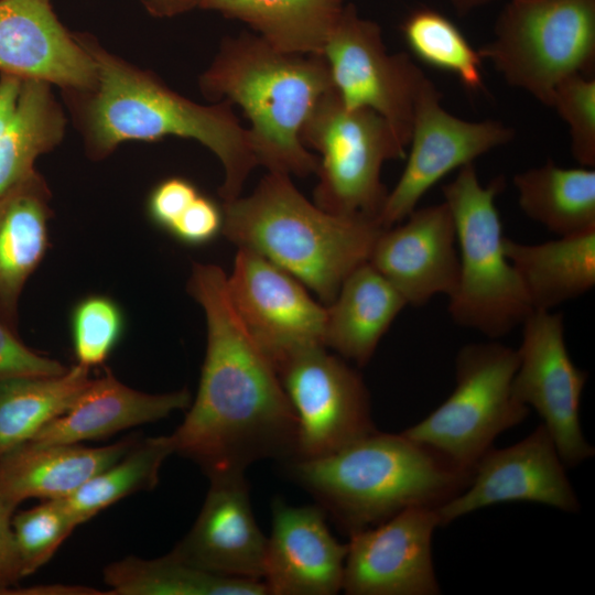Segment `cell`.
Masks as SVG:
<instances>
[{"instance_id":"cell-29","label":"cell","mask_w":595,"mask_h":595,"mask_svg":"<svg viewBox=\"0 0 595 595\" xmlns=\"http://www.w3.org/2000/svg\"><path fill=\"white\" fill-rule=\"evenodd\" d=\"M111 595H267L262 581L220 576L172 552L151 560L129 555L104 569Z\"/></svg>"},{"instance_id":"cell-19","label":"cell","mask_w":595,"mask_h":595,"mask_svg":"<svg viewBox=\"0 0 595 595\" xmlns=\"http://www.w3.org/2000/svg\"><path fill=\"white\" fill-rule=\"evenodd\" d=\"M0 74L60 90L86 89L96 80L93 58L58 20L52 0H0Z\"/></svg>"},{"instance_id":"cell-36","label":"cell","mask_w":595,"mask_h":595,"mask_svg":"<svg viewBox=\"0 0 595 595\" xmlns=\"http://www.w3.org/2000/svg\"><path fill=\"white\" fill-rule=\"evenodd\" d=\"M67 370L58 360L25 346L15 331L0 322V382L22 377H52Z\"/></svg>"},{"instance_id":"cell-27","label":"cell","mask_w":595,"mask_h":595,"mask_svg":"<svg viewBox=\"0 0 595 595\" xmlns=\"http://www.w3.org/2000/svg\"><path fill=\"white\" fill-rule=\"evenodd\" d=\"M520 209L559 237L595 229L594 167L548 161L515 175Z\"/></svg>"},{"instance_id":"cell-30","label":"cell","mask_w":595,"mask_h":595,"mask_svg":"<svg viewBox=\"0 0 595 595\" xmlns=\"http://www.w3.org/2000/svg\"><path fill=\"white\" fill-rule=\"evenodd\" d=\"M90 380L89 368L76 364L58 376L0 382V455L65 413Z\"/></svg>"},{"instance_id":"cell-1","label":"cell","mask_w":595,"mask_h":595,"mask_svg":"<svg viewBox=\"0 0 595 595\" xmlns=\"http://www.w3.org/2000/svg\"><path fill=\"white\" fill-rule=\"evenodd\" d=\"M188 292L204 310L207 343L197 393L170 434L174 453L208 478L246 475L262 459L291 461L296 418L279 375L239 318L227 274L194 263Z\"/></svg>"},{"instance_id":"cell-11","label":"cell","mask_w":595,"mask_h":595,"mask_svg":"<svg viewBox=\"0 0 595 595\" xmlns=\"http://www.w3.org/2000/svg\"><path fill=\"white\" fill-rule=\"evenodd\" d=\"M325 348H305L277 367L296 418L293 459L327 456L377 430L360 374Z\"/></svg>"},{"instance_id":"cell-18","label":"cell","mask_w":595,"mask_h":595,"mask_svg":"<svg viewBox=\"0 0 595 595\" xmlns=\"http://www.w3.org/2000/svg\"><path fill=\"white\" fill-rule=\"evenodd\" d=\"M209 482L194 524L171 552L212 574L263 582L267 537L255 518L246 475Z\"/></svg>"},{"instance_id":"cell-32","label":"cell","mask_w":595,"mask_h":595,"mask_svg":"<svg viewBox=\"0 0 595 595\" xmlns=\"http://www.w3.org/2000/svg\"><path fill=\"white\" fill-rule=\"evenodd\" d=\"M403 39L426 65L448 72L469 90L484 89L482 61L462 31L433 9L413 11L402 23Z\"/></svg>"},{"instance_id":"cell-13","label":"cell","mask_w":595,"mask_h":595,"mask_svg":"<svg viewBox=\"0 0 595 595\" xmlns=\"http://www.w3.org/2000/svg\"><path fill=\"white\" fill-rule=\"evenodd\" d=\"M522 327L513 392L519 401L538 412L562 462L574 467L595 453L580 424L587 372L570 358L561 313L532 311Z\"/></svg>"},{"instance_id":"cell-5","label":"cell","mask_w":595,"mask_h":595,"mask_svg":"<svg viewBox=\"0 0 595 595\" xmlns=\"http://www.w3.org/2000/svg\"><path fill=\"white\" fill-rule=\"evenodd\" d=\"M288 467L348 536L408 508H435L470 479L402 432L377 430L327 456L289 461Z\"/></svg>"},{"instance_id":"cell-23","label":"cell","mask_w":595,"mask_h":595,"mask_svg":"<svg viewBox=\"0 0 595 595\" xmlns=\"http://www.w3.org/2000/svg\"><path fill=\"white\" fill-rule=\"evenodd\" d=\"M51 201L36 170L0 194V322L13 331L21 292L48 246Z\"/></svg>"},{"instance_id":"cell-9","label":"cell","mask_w":595,"mask_h":595,"mask_svg":"<svg viewBox=\"0 0 595 595\" xmlns=\"http://www.w3.org/2000/svg\"><path fill=\"white\" fill-rule=\"evenodd\" d=\"M301 141L321 154L314 203L332 214L378 220L388 195L381 167L405 155L390 125L370 109L346 108L333 87L316 102Z\"/></svg>"},{"instance_id":"cell-39","label":"cell","mask_w":595,"mask_h":595,"mask_svg":"<svg viewBox=\"0 0 595 595\" xmlns=\"http://www.w3.org/2000/svg\"><path fill=\"white\" fill-rule=\"evenodd\" d=\"M14 509L0 502V594L22 578L12 529Z\"/></svg>"},{"instance_id":"cell-26","label":"cell","mask_w":595,"mask_h":595,"mask_svg":"<svg viewBox=\"0 0 595 595\" xmlns=\"http://www.w3.org/2000/svg\"><path fill=\"white\" fill-rule=\"evenodd\" d=\"M196 4L248 24L280 51L302 54L323 53L345 7L344 0H196Z\"/></svg>"},{"instance_id":"cell-31","label":"cell","mask_w":595,"mask_h":595,"mask_svg":"<svg viewBox=\"0 0 595 595\" xmlns=\"http://www.w3.org/2000/svg\"><path fill=\"white\" fill-rule=\"evenodd\" d=\"M172 454L170 435L139 440L121 458L62 499L79 526L127 496L153 489L163 463Z\"/></svg>"},{"instance_id":"cell-12","label":"cell","mask_w":595,"mask_h":595,"mask_svg":"<svg viewBox=\"0 0 595 595\" xmlns=\"http://www.w3.org/2000/svg\"><path fill=\"white\" fill-rule=\"evenodd\" d=\"M513 138V129L500 121H468L450 113L428 78L416 98L404 170L388 192L378 223L383 228L401 223L441 178Z\"/></svg>"},{"instance_id":"cell-7","label":"cell","mask_w":595,"mask_h":595,"mask_svg":"<svg viewBox=\"0 0 595 595\" xmlns=\"http://www.w3.org/2000/svg\"><path fill=\"white\" fill-rule=\"evenodd\" d=\"M518 361L517 349L495 339L463 346L455 359L453 392L402 433L472 475L495 439L529 413L513 392Z\"/></svg>"},{"instance_id":"cell-33","label":"cell","mask_w":595,"mask_h":595,"mask_svg":"<svg viewBox=\"0 0 595 595\" xmlns=\"http://www.w3.org/2000/svg\"><path fill=\"white\" fill-rule=\"evenodd\" d=\"M63 499H46L12 517L22 577L45 565L77 527Z\"/></svg>"},{"instance_id":"cell-20","label":"cell","mask_w":595,"mask_h":595,"mask_svg":"<svg viewBox=\"0 0 595 595\" xmlns=\"http://www.w3.org/2000/svg\"><path fill=\"white\" fill-rule=\"evenodd\" d=\"M347 543L329 531L318 506L272 504L263 583L271 595H335L343 588Z\"/></svg>"},{"instance_id":"cell-8","label":"cell","mask_w":595,"mask_h":595,"mask_svg":"<svg viewBox=\"0 0 595 595\" xmlns=\"http://www.w3.org/2000/svg\"><path fill=\"white\" fill-rule=\"evenodd\" d=\"M506 83L550 106L556 85L595 61V0H509L478 50Z\"/></svg>"},{"instance_id":"cell-37","label":"cell","mask_w":595,"mask_h":595,"mask_svg":"<svg viewBox=\"0 0 595 595\" xmlns=\"http://www.w3.org/2000/svg\"><path fill=\"white\" fill-rule=\"evenodd\" d=\"M198 195L196 186L184 177L173 176L163 180L149 194L147 214L155 226L170 231Z\"/></svg>"},{"instance_id":"cell-21","label":"cell","mask_w":595,"mask_h":595,"mask_svg":"<svg viewBox=\"0 0 595 595\" xmlns=\"http://www.w3.org/2000/svg\"><path fill=\"white\" fill-rule=\"evenodd\" d=\"M192 402L184 388L147 393L119 381L110 370L91 379L72 407L40 429L29 441L39 444H78L137 425L156 422Z\"/></svg>"},{"instance_id":"cell-38","label":"cell","mask_w":595,"mask_h":595,"mask_svg":"<svg viewBox=\"0 0 595 595\" xmlns=\"http://www.w3.org/2000/svg\"><path fill=\"white\" fill-rule=\"evenodd\" d=\"M221 228L223 209L199 193L169 232L183 244L198 246L214 239Z\"/></svg>"},{"instance_id":"cell-35","label":"cell","mask_w":595,"mask_h":595,"mask_svg":"<svg viewBox=\"0 0 595 595\" xmlns=\"http://www.w3.org/2000/svg\"><path fill=\"white\" fill-rule=\"evenodd\" d=\"M567 125L571 152L585 167L595 165V79L573 74L562 79L553 90L550 106Z\"/></svg>"},{"instance_id":"cell-2","label":"cell","mask_w":595,"mask_h":595,"mask_svg":"<svg viewBox=\"0 0 595 595\" xmlns=\"http://www.w3.org/2000/svg\"><path fill=\"white\" fill-rule=\"evenodd\" d=\"M74 33L94 61L96 80L86 89L61 90V99L88 159L105 160L130 141L192 139L210 150L223 165V202L240 196L258 163L248 130L235 116L232 104L195 102L152 71L109 51L95 35Z\"/></svg>"},{"instance_id":"cell-22","label":"cell","mask_w":595,"mask_h":595,"mask_svg":"<svg viewBox=\"0 0 595 595\" xmlns=\"http://www.w3.org/2000/svg\"><path fill=\"white\" fill-rule=\"evenodd\" d=\"M138 441L128 436L100 447L21 443L0 455V502L15 509L29 498H66Z\"/></svg>"},{"instance_id":"cell-3","label":"cell","mask_w":595,"mask_h":595,"mask_svg":"<svg viewBox=\"0 0 595 595\" xmlns=\"http://www.w3.org/2000/svg\"><path fill=\"white\" fill-rule=\"evenodd\" d=\"M202 95L212 102L237 104L258 165L268 172L307 176L318 158L301 141V130L333 82L323 54L283 52L258 34L224 39L199 75Z\"/></svg>"},{"instance_id":"cell-43","label":"cell","mask_w":595,"mask_h":595,"mask_svg":"<svg viewBox=\"0 0 595 595\" xmlns=\"http://www.w3.org/2000/svg\"><path fill=\"white\" fill-rule=\"evenodd\" d=\"M493 1L496 0H450L453 8L459 13V14H466L470 11L484 7Z\"/></svg>"},{"instance_id":"cell-16","label":"cell","mask_w":595,"mask_h":595,"mask_svg":"<svg viewBox=\"0 0 595 595\" xmlns=\"http://www.w3.org/2000/svg\"><path fill=\"white\" fill-rule=\"evenodd\" d=\"M555 444L543 424L518 443L488 450L467 486L435 507L440 526L484 507L530 501L576 512L580 504Z\"/></svg>"},{"instance_id":"cell-10","label":"cell","mask_w":595,"mask_h":595,"mask_svg":"<svg viewBox=\"0 0 595 595\" xmlns=\"http://www.w3.org/2000/svg\"><path fill=\"white\" fill-rule=\"evenodd\" d=\"M322 54L343 105L377 112L407 148L416 98L428 79L422 69L408 54L389 53L379 24L360 17L353 3L345 4Z\"/></svg>"},{"instance_id":"cell-41","label":"cell","mask_w":595,"mask_h":595,"mask_svg":"<svg viewBox=\"0 0 595 595\" xmlns=\"http://www.w3.org/2000/svg\"><path fill=\"white\" fill-rule=\"evenodd\" d=\"M106 594L95 588L79 585H35L30 587H10L1 592L0 595H101Z\"/></svg>"},{"instance_id":"cell-34","label":"cell","mask_w":595,"mask_h":595,"mask_svg":"<svg viewBox=\"0 0 595 595\" xmlns=\"http://www.w3.org/2000/svg\"><path fill=\"white\" fill-rule=\"evenodd\" d=\"M123 328V313L112 299L90 295L79 301L71 315L77 364L89 369L101 365L119 343Z\"/></svg>"},{"instance_id":"cell-24","label":"cell","mask_w":595,"mask_h":595,"mask_svg":"<svg viewBox=\"0 0 595 595\" xmlns=\"http://www.w3.org/2000/svg\"><path fill=\"white\" fill-rule=\"evenodd\" d=\"M407 305L397 289L367 261L344 280L326 305L324 345L345 360L365 366Z\"/></svg>"},{"instance_id":"cell-28","label":"cell","mask_w":595,"mask_h":595,"mask_svg":"<svg viewBox=\"0 0 595 595\" xmlns=\"http://www.w3.org/2000/svg\"><path fill=\"white\" fill-rule=\"evenodd\" d=\"M68 121L53 85L22 79L15 108L0 139V194L34 172L37 158L63 142Z\"/></svg>"},{"instance_id":"cell-15","label":"cell","mask_w":595,"mask_h":595,"mask_svg":"<svg viewBox=\"0 0 595 595\" xmlns=\"http://www.w3.org/2000/svg\"><path fill=\"white\" fill-rule=\"evenodd\" d=\"M433 507H412L349 536L343 588L348 595H436Z\"/></svg>"},{"instance_id":"cell-4","label":"cell","mask_w":595,"mask_h":595,"mask_svg":"<svg viewBox=\"0 0 595 595\" xmlns=\"http://www.w3.org/2000/svg\"><path fill=\"white\" fill-rule=\"evenodd\" d=\"M221 209L227 239L282 268L326 305L368 261L383 228L375 218L322 209L280 172H268L251 194L223 202Z\"/></svg>"},{"instance_id":"cell-42","label":"cell","mask_w":595,"mask_h":595,"mask_svg":"<svg viewBox=\"0 0 595 595\" xmlns=\"http://www.w3.org/2000/svg\"><path fill=\"white\" fill-rule=\"evenodd\" d=\"M147 11L156 18H171L197 8L196 0H140Z\"/></svg>"},{"instance_id":"cell-14","label":"cell","mask_w":595,"mask_h":595,"mask_svg":"<svg viewBox=\"0 0 595 595\" xmlns=\"http://www.w3.org/2000/svg\"><path fill=\"white\" fill-rule=\"evenodd\" d=\"M227 289L239 318L275 370L300 350L325 346L326 307L262 256L238 248Z\"/></svg>"},{"instance_id":"cell-40","label":"cell","mask_w":595,"mask_h":595,"mask_svg":"<svg viewBox=\"0 0 595 595\" xmlns=\"http://www.w3.org/2000/svg\"><path fill=\"white\" fill-rule=\"evenodd\" d=\"M21 85V78L9 74H0V139L15 108Z\"/></svg>"},{"instance_id":"cell-6","label":"cell","mask_w":595,"mask_h":595,"mask_svg":"<svg viewBox=\"0 0 595 595\" xmlns=\"http://www.w3.org/2000/svg\"><path fill=\"white\" fill-rule=\"evenodd\" d=\"M502 176L483 186L474 163L458 169L443 186L456 229L459 273L448 296V313L462 327L497 339L522 325L533 311L505 252L496 197Z\"/></svg>"},{"instance_id":"cell-17","label":"cell","mask_w":595,"mask_h":595,"mask_svg":"<svg viewBox=\"0 0 595 595\" xmlns=\"http://www.w3.org/2000/svg\"><path fill=\"white\" fill-rule=\"evenodd\" d=\"M402 224L382 228L368 262L403 296L423 306L454 292L459 273L456 229L445 202L415 208Z\"/></svg>"},{"instance_id":"cell-25","label":"cell","mask_w":595,"mask_h":595,"mask_svg":"<svg viewBox=\"0 0 595 595\" xmlns=\"http://www.w3.org/2000/svg\"><path fill=\"white\" fill-rule=\"evenodd\" d=\"M505 252L533 311H551L595 285V229L540 244L506 237Z\"/></svg>"}]
</instances>
